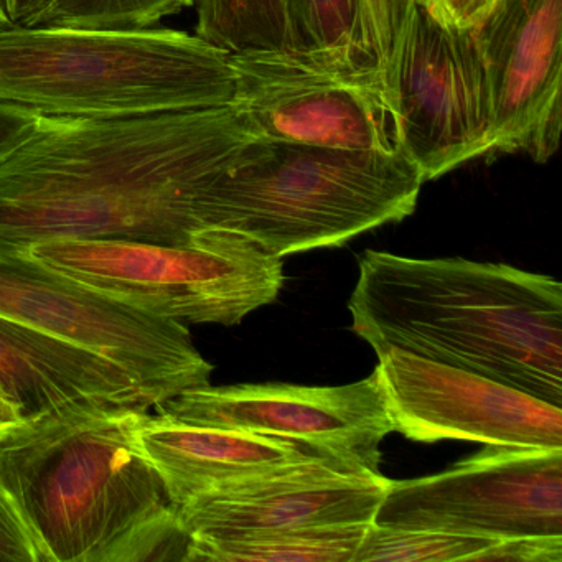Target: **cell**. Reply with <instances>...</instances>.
Returning <instances> with one entry per match:
<instances>
[{
    "label": "cell",
    "mask_w": 562,
    "mask_h": 562,
    "mask_svg": "<svg viewBox=\"0 0 562 562\" xmlns=\"http://www.w3.org/2000/svg\"><path fill=\"white\" fill-rule=\"evenodd\" d=\"M258 140L229 104L123 117H38L0 160V252L55 239L179 245L210 190Z\"/></svg>",
    "instance_id": "6da1fadb"
},
{
    "label": "cell",
    "mask_w": 562,
    "mask_h": 562,
    "mask_svg": "<svg viewBox=\"0 0 562 562\" xmlns=\"http://www.w3.org/2000/svg\"><path fill=\"white\" fill-rule=\"evenodd\" d=\"M351 330L376 353H407L502 381L562 406V284L463 258L364 251Z\"/></svg>",
    "instance_id": "7a4b0ae2"
},
{
    "label": "cell",
    "mask_w": 562,
    "mask_h": 562,
    "mask_svg": "<svg viewBox=\"0 0 562 562\" xmlns=\"http://www.w3.org/2000/svg\"><path fill=\"white\" fill-rule=\"evenodd\" d=\"M149 413L80 403L0 429V485L47 562L156 558L177 508L137 440Z\"/></svg>",
    "instance_id": "3957f363"
},
{
    "label": "cell",
    "mask_w": 562,
    "mask_h": 562,
    "mask_svg": "<svg viewBox=\"0 0 562 562\" xmlns=\"http://www.w3.org/2000/svg\"><path fill=\"white\" fill-rule=\"evenodd\" d=\"M229 54L173 29H0V103L42 116L123 117L226 106Z\"/></svg>",
    "instance_id": "277c9868"
},
{
    "label": "cell",
    "mask_w": 562,
    "mask_h": 562,
    "mask_svg": "<svg viewBox=\"0 0 562 562\" xmlns=\"http://www.w3.org/2000/svg\"><path fill=\"white\" fill-rule=\"evenodd\" d=\"M403 150L259 143L210 190L209 229L245 236L269 255L337 248L413 215L424 186Z\"/></svg>",
    "instance_id": "5b68a950"
},
{
    "label": "cell",
    "mask_w": 562,
    "mask_h": 562,
    "mask_svg": "<svg viewBox=\"0 0 562 562\" xmlns=\"http://www.w3.org/2000/svg\"><path fill=\"white\" fill-rule=\"evenodd\" d=\"M45 268L157 317L241 324L284 285L282 258L245 236L203 229L179 245L55 239L18 251Z\"/></svg>",
    "instance_id": "8992f818"
},
{
    "label": "cell",
    "mask_w": 562,
    "mask_h": 562,
    "mask_svg": "<svg viewBox=\"0 0 562 562\" xmlns=\"http://www.w3.org/2000/svg\"><path fill=\"white\" fill-rule=\"evenodd\" d=\"M229 64V106L258 143L400 149L390 80L370 55L305 45L236 52Z\"/></svg>",
    "instance_id": "52a82bcc"
},
{
    "label": "cell",
    "mask_w": 562,
    "mask_h": 562,
    "mask_svg": "<svg viewBox=\"0 0 562 562\" xmlns=\"http://www.w3.org/2000/svg\"><path fill=\"white\" fill-rule=\"evenodd\" d=\"M0 314L103 355L133 374L156 407L212 380V364L182 322L147 314L19 252H0Z\"/></svg>",
    "instance_id": "ba28073f"
},
{
    "label": "cell",
    "mask_w": 562,
    "mask_h": 562,
    "mask_svg": "<svg viewBox=\"0 0 562 562\" xmlns=\"http://www.w3.org/2000/svg\"><path fill=\"white\" fill-rule=\"evenodd\" d=\"M397 147L424 182L490 157L493 111L473 32L439 24L409 0L387 65Z\"/></svg>",
    "instance_id": "9c48e42d"
},
{
    "label": "cell",
    "mask_w": 562,
    "mask_h": 562,
    "mask_svg": "<svg viewBox=\"0 0 562 562\" xmlns=\"http://www.w3.org/2000/svg\"><path fill=\"white\" fill-rule=\"evenodd\" d=\"M373 525L492 539L562 535V449L485 446L437 475L391 480Z\"/></svg>",
    "instance_id": "30bf717a"
},
{
    "label": "cell",
    "mask_w": 562,
    "mask_h": 562,
    "mask_svg": "<svg viewBox=\"0 0 562 562\" xmlns=\"http://www.w3.org/2000/svg\"><path fill=\"white\" fill-rule=\"evenodd\" d=\"M203 426L281 437L321 456L380 472L381 443L394 432L380 371L344 386L206 384L157 406Z\"/></svg>",
    "instance_id": "8fae6325"
},
{
    "label": "cell",
    "mask_w": 562,
    "mask_h": 562,
    "mask_svg": "<svg viewBox=\"0 0 562 562\" xmlns=\"http://www.w3.org/2000/svg\"><path fill=\"white\" fill-rule=\"evenodd\" d=\"M376 355L394 432L416 442L562 449V406L400 348Z\"/></svg>",
    "instance_id": "7c38bea8"
},
{
    "label": "cell",
    "mask_w": 562,
    "mask_h": 562,
    "mask_svg": "<svg viewBox=\"0 0 562 562\" xmlns=\"http://www.w3.org/2000/svg\"><path fill=\"white\" fill-rule=\"evenodd\" d=\"M473 37L492 97L490 157L549 162L562 134V0H502Z\"/></svg>",
    "instance_id": "4fadbf2b"
},
{
    "label": "cell",
    "mask_w": 562,
    "mask_h": 562,
    "mask_svg": "<svg viewBox=\"0 0 562 562\" xmlns=\"http://www.w3.org/2000/svg\"><path fill=\"white\" fill-rule=\"evenodd\" d=\"M391 480L321 453L203 493L177 508L189 538L371 525Z\"/></svg>",
    "instance_id": "5bb4252c"
},
{
    "label": "cell",
    "mask_w": 562,
    "mask_h": 562,
    "mask_svg": "<svg viewBox=\"0 0 562 562\" xmlns=\"http://www.w3.org/2000/svg\"><path fill=\"white\" fill-rule=\"evenodd\" d=\"M0 393L32 419L80 403L156 407L133 374L103 355L0 314Z\"/></svg>",
    "instance_id": "9a60e30c"
},
{
    "label": "cell",
    "mask_w": 562,
    "mask_h": 562,
    "mask_svg": "<svg viewBox=\"0 0 562 562\" xmlns=\"http://www.w3.org/2000/svg\"><path fill=\"white\" fill-rule=\"evenodd\" d=\"M137 440L162 476L176 508L203 493L289 465L314 452L281 437L183 423L159 413L144 416Z\"/></svg>",
    "instance_id": "2e32d148"
},
{
    "label": "cell",
    "mask_w": 562,
    "mask_h": 562,
    "mask_svg": "<svg viewBox=\"0 0 562 562\" xmlns=\"http://www.w3.org/2000/svg\"><path fill=\"white\" fill-rule=\"evenodd\" d=\"M368 526H312L189 538L187 561L353 562Z\"/></svg>",
    "instance_id": "e0dca14e"
},
{
    "label": "cell",
    "mask_w": 562,
    "mask_h": 562,
    "mask_svg": "<svg viewBox=\"0 0 562 562\" xmlns=\"http://www.w3.org/2000/svg\"><path fill=\"white\" fill-rule=\"evenodd\" d=\"M196 35L228 54L305 47L288 0H196Z\"/></svg>",
    "instance_id": "ac0fdd59"
},
{
    "label": "cell",
    "mask_w": 562,
    "mask_h": 562,
    "mask_svg": "<svg viewBox=\"0 0 562 562\" xmlns=\"http://www.w3.org/2000/svg\"><path fill=\"white\" fill-rule=\"evenodd\" d=\"M195 4L196 0H48L27 27L143 31Z\"/></svg>",
    "instance_id": "d6986e66"
},
{
    "label": "cell",
    "mask_w": 562,
    "mask_h": 562,
    "mask_svg": "<svg viewBox=\"0 0 562 562\" xmlns=\"http://www.w3.org/2000/svg\"><path fill=\"white\" fill-rule=\"evenodd\" d=\"M493 541L429 529L383 528L371 522L353 562H469L476 551Z\"/></svg>",
    "instance_id": "ffe728a7"
},
{
    "label": "cell",
    "mask_w": 562,
    "mask_h": 562,
    "mask_svg": "<svg viewBox=\"0 0 562 562\" xmlns=\"http://www.w3.org/2000/svg\"><path fill=\"white\" fill-rule=\"evenodd\" d=\"M288 4L302 45L368 54L361 38V0H288Z\"/></svg>",
    "instance_id": "44dd1931"
},
{
    "label": "cell",
    "mask_w": 562,
    "mask_h": 562,
    "mask_svg": "<svg viewBox=\"0 0 562 562\" xmlns=\"http://www.w3.org/2000/svg\"><path fill=\"white\" fill-rule=\"evenodd\" d=\"M409 0H361L363 47L387 74L394 38Z\"/></svg>",
    "instance_id": "7402d4cb"
},
{
    "label": "cell",
    "mask_w": 562,
    "mask_h": 562,
    "mask_svg": "<svg viewBox=\"0 0 562 562\" xmlns=\"http://www.w3.org/2000/svg\"><path fill=\"white\" fill-rule=\"evenodd\" d=\"M469 562H562V535L495 539Z\"/></svg>",
    "instance_id": "603a6c76"
},
{
    "label": "cell",
    "mask_w": 562,
    "mask_h": 562,
    "mask_svg": "<svg viewBox=\"0 0 562 562\" xmlns=\"http://www.w3.org/2000/svg\"><path fill=\"white\" fill-rule=\"evenodd\" d=\"M0 562H47L27 522L0 485Z\"/></svg>",
    "instance_id": "cb8c5ba5"
},
{
    "label": "cell",
    "mask_w": 562,
    "mask_h": 562,
    "mask_svg": "<svg viewBox=\"0 0 562 562\" xmlns=\"http://www.w3.org/2000/svg\"><path fill=\"white\" fill-rule=\"evenodd\" d=\"M439 24L459 32H473L502 0H413Z\"/></svg>",
    "instance_id": "d4e9b609"
},
{
    "label": "cell",
    "mask_w": 562,
    "mask_h": 562,
    "mask_svg": "<svg viewBox=\"0 0 562 562\" xmlns=\"http://www.w3.org/2000/svg\"><path fill=\"white\" fill-rule=\"evenodd\" d=\"M41 114L15 106V104L0 103V160L21 147L37 127Z\"/></svg>",
    "instance_id": "484cf974"
},
{
    "label": "cell",
    "mask_w": 562,
    "mask_h": 562,
    "mask_svg": "<svg viewBox=\"0 0 562 562\" xmlns=\"http://www.w3.org/2000/svg\"><path fill=\"white\" fill-rule=\"evenodd\" d=\"M47 4L48 0H2V8L12 25H25V27L32 24L35 15Z\"/></svg>",
    "instance_id": "4316f807"
},
{
    "label": "cell",
    "mask_w": 562,
    "mask_h": 562,
    "mask_svg": "<svg viewBox=\"0 0 562 562\" xmlns=\"http://www.w3.org/2000/svg\"><path fill=\"white\" fill-rule=\"evenodd\" d=\"M21 416H19L18 409L9 403L8 397L0 393V429L11 426V424L19 423Z\"/></svg>",
    "instance_id": "83f0119b"
},
{
    "label": "cell",
    "mask_w": 562,
    "mask_h": 562,
    "mask_svg": "<svg viewBox=\"0 0 562 562\" xmlns=\"http://www.w3.org/2000/svg\"><path fill=\"white\" fill-rule=\"evenodd\" d=\"M12 25V22L9 21L8 15H5L4 8H2V0H0V29L9 27Z\"/></svg>",
    "instance_id": "f1b7e54d"
}]
</instances>
